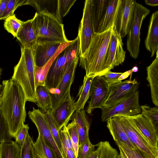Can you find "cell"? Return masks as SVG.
<instances>
[{
  "instance_id": "obj_40",
  "label": "cell",
  "mask_w": 158,
  "mask_h": 158,
  "mask_svg": "<svg viewBox=\"0 0 158 158\" xmlns=\"http://www.w3.org/2000/svg\"><path fill=\"white\" fill-rule=\"evenodd\" d=\"M26 0H9L6 6L2 20H5L13 15L15 10L19 6L25 5Z\"/></svg>"
},
{
  "instance_id": "obj_36",
  "label": "cell",
  "mask_w": 158,
  "mask_h": 158,
  "mask_svg": "<svg viewBox=\"0 0 158 158\" xmlns=\"http://www.w3.org/2000/svg\"><path fill=\"white\" fill-rule=\"evenodd\" d=\"M34 142L28 132L21 147V158H35L34 152Z\"/></svg>"
},
{
  "instance_id": "obj_30",
  "label": "cell",
  "mask_w": 158,
  "mask_h": 158,
  "mask_svg": "<svg viewBox=\"0 0 158 158\" xmlns=\"http://www.w3.org/2000/svg\"><path fill=\"white\" fill-rule=\"evenodd\" d=\"M36 103L41 111L45 113L48 110L52 108L51 98L49 90L45 85H39L36 89Z\"/></svg>"
},
{
  "instance_id": "obj_10",
  "label": "cell",
  "mask_w": 158,
  "mask_h": 158,
  "mask_svg": "<svg viewBox=\"0 0 158 158\" xmlns=\"http://www.w3.org/2000/svg\"><path fill=\"white\" fill-rule=\"evenodd\" d=\"M79 56L73 61L56 87L49 91L51 98L52 108H56L67 98L71 96L70 88L75 76Z\"/></svg>"
},
{
  "instance_id": "obj_6",
  "label": "cell",
  "mask_w": 158,
  "mask_h": 158,
  "mask_svg": "<svg viewBox=\"0 0 158 158\" xmlns=\"http://www.w3.org/2000/svg\"><path fill=\"white\" fill-rule=\"evenodd\" d=\"M150 10L142 5L136 2L133 20L130 30L127 34V48L130 55L136 59L139 52L140 29L143 21Z\"/></svg>"
},
{
  "instance_id": "obj_52",
  "label": "cell",
  "mask_w": 158,
  "mask_h": 158,
  "mask_svg": "<svg viewBox=\"0 0 158 158\" xmlns=\"http://www.w3.org/2000/svg\"><path fill=\"white\" fill-rule=\"evenodd\" d=\"M1 1V0H0V2Z\"/></svg>"
},
{
  "instance_id": "obj_21",
  "label": "cell",
  "mask_w": 158,
  "mask_h": 158,
  "mask_svg": "<svg viewBox=\"0 0 158 158\" xmlns=\"http://www.w3.org/2000/svg\"><path fill=\"white\" fill-rule=\"evenodd\" d=\"M75 111L70 120L75 124L79 138V146H80L89 138L90 124L84 109Z\"/></svg>"
},
{
  "instance_id": "obj_50",
  "label": "cell",
  "mask_w": 158,
  "mask_h": 158,
  "mask_svg": "<svg viewBox=\"0 0 158 158\" xmlns=\"http://www.w3.org/2000/svg\"><path fill=\"white\" fill-rule=\"evenodd\" d=\"M132 71L133 72H137L138 70V68L136 66H134L133 68L132 69H131Z\"/></svg>"
},
{
  "instance_id": "obj_45",
  "label": "cell",
  "mask_w": 158,
  "mask_h": 158,
  "mask_svg": "<svg viewBox=\"0 0 158 158\" xmlns=\"http://www.w3.org/2000/svg\"><path fill=\"white\" fill-rule=\"evenodd\" d=\"M9 0H1L0 2V20H1Z\"/></svg>"
},
{
  "instance_id": "obj_39",
  "label": "cell",
  "mask_w": 158,
  "mask_h": 158,
  "mask_svg": "<svg viewBox=\"0 0 158 158\" xmlns=\"http://www.w3.org/2000/svg\"><path fill=\"white\" fill-rule=\"evenodd\" d=\"M97 146V144H92L89 138H88L82 145L79 146L77 158H86L95 151V148Z\"/></svg>"
},
{
  "instance_id": "obj_1",
  "label": "cell",
  "mask_w": 158,
  "mask_h": 158,
  "mask_svg": "<svg viewBox=\"0 0 158 158\" xmlns=\"http://www.w3.org/2000/svg\"><path fill=\"white\" fill-rule=\"evenodd\" d=\"M2 85L3 93L0 109L10 134L15 138L25 122L26 96L20 85L11 78L3 80Z\"/></svg>"
},
{
  "instance_id": "obj_32",
  "label": "cell",
  "mask_w": 158,
  "mask_h": 158,
  "mask_svg": "<svg viewBox=\"0 0 158 158\" xmlns=\"http://www.w3.org/2000/svg\"><path fill=\"white\" fill-rule=\"evenodd\" d=\"M141 114L151 123L153 128L158 131V108L150 107L147 104L140 106Z\"/></svg>"
},
{
  "instance_id": "obj_3",
  "label": "cell",
  "mask_w": 158,
  "mask_h": 158,
  "mask_svg": "<svg viewBox=\"0 0 158 158\" xmlns=\"http://www.w3.org/2000/svg\"><path fill=\"white\" fill-rule=\"evenodd\" d=\"M21 56L14 67L11 79L21 85L25 94L27 101L36 103L35 64L32 50L21 47Z\"/></svg>"
},
{
  "instance_id": "obj_19",
  "label": "cell",
  "mask_w": 158,
  "mask_h": 158,
  "mask_svg": "<svg viewBox=\"0 0 158 158\" xmlns=\"http://www.w3.org/2000/svg\"><path fill=\"white\" fill-rule=\"evenodd\" d=\"M16 38L27 48L33 50L37 43V38L32 23V19L24 22L18 31Z\"/></svg>"
},
{
  "instance_id": "obj_5",
  "label": "cell",
  "mask_w": 158,
  "mask_h": 158,
  "mask_svg": "<svg viewBox=\"0 0 158 158\" xmlns=\"http://www.w3.org/2000/svg\"><path fill=\"white\" fill-rule=\"evenodd\" d=\"M79 49L78 35L53 60L45 81V85L49 91L56 87L73 61L77 57L79 56Z\"/></svg>"
},
{
  "instance_id": "obj_26",
  "label": "cell",
  "mask_w": 158,
  "mask_h": 158,
  "mask_svg": "<svg viewBox=\"0 0 158 158\" xmlns=\"http://www.w3.org/2000/svg\"><path fill=\"white\" fill-rule=\"evenodd\" d=\"M72 41L62 43L53 56L44 65L41 67L35 66V80L36 87L39 85H45L47 74L53 60L59 54L72 42Z\"/></svg>"
},
{
  "instance_id": "obj_48",
  "label": "cell",
  "mask_w": 158,
  "mask_h": 158,
  "mask_svg": "<svg viewBox=\"0 0 158 158\" xmlns=\"http://www.w3.org/2000/svg\"><path fill=\"white\" fill-rule=\"evenodd\" d=\"M120 151L119 154H118V158H128L122 149L119 147H118Z\"/></svg>"
},
{
  "instance_id": "obj_27",
  "label": "cell",
  "mask_w": 158,
  "mask_h": 158,
  "mask_svg": "<svg viewBox=\"0 0 158 158\" xmlns=\"http://www.w3.org/2000/svg\"><path fill=\"white\" fill-rule=\"evenodd\" d=\"M109 0H92V13L94 31L97 33L99 25L106 11Z\"/></svg>"
},
{
  "instance_id": "obj_28",
  "label": "cell",
  "mask_w": 158,
  "mask_h": 158,
  "mask_svg": "<svg viewBox=\"0 0 158 158\" xmlns=\"http://www.w3.org/2000/svg\"><path fill=\"white\" fill-rule=\"evenodd\" d=\"M33 147L35 158H58L55 152L39 134L36 142H34Z\"/></svg>"
},
{
  "instance_id": "obj_43",
  "label": "cell",
  "mask_w": 158,
  "mask_h": 158,
  "mask_svg": "<svg viewBox=\"0 0 158 158\" xmlns=\"http://www.w3.org/2000/svg\"><path fill=\"white\" fill-rule=\"evenodd\" d=\"M123 73H122L113 72L110 70L102 76L109 86L122 81L120 80L119 78Z\"/></svg>"
},
{
  "instance_id": "obj_37",
  "label": "cell",
  "mask_w": 158,
  "mask_h": 158,
  "mask_svg": "<svg viewBox=\"0 0 158 158\" xmlns=\"http://www.w3.org/2000/svg\"><path fill=\"white\" fill-rule=\"evenodd\" d=\"M67 127L72 142L73 152L76 158H77L79 146V141L74 123L72 121L71 123L67 124Z\"/></svg>"
},
{
  "instance_id": "obj_25",
  "label": "cell",
  "mask_w": 158,
  "mask_h": 158,
  "mask_svg": "<svg viewBox=\"0 0 158 158\" xmlns=\"http://www.w3.org/2000/svg\"><path fill=\"white\" fill-rule=\"evenodd\" d=\"M25 5H31L36 10V13L44 12L52 15L61 23L58 11V0H26Z\"/></svg>"
},
{
  "instance_id": "obj_46",
  "label": "cell",
  "mask_w": 158,
  "mask_h": 158,
  "mask_svg": "<svg viewBox=\"0 0 158 158\" xmlns=\"http://www.w3.org/2000/svg\"><path fill=\"white\" fill-rule=\"evenodd\" d=\"M97 148L96 150H95L93 152L90 154L89 156L86 158H98L99 152V147L98 146L97 144Z\"/></svg>"
},
{
  "instance_id": "obj_42",
  "label": "cell",
  "mask_w": 158,
  "mask_h": 158,
  "mask_svg": "<svg viewBox=\"0 0 158 158\" xmlns=\"http://www.w3.org/2000/svg\"><path fill=\"white\" fill-rule=\"evenodd\" d=\"M76 0H58V11L61 19L67 15Z\"/></svg>"
},
{
  "instance_id": "obj_12",
  "label": "cell",
  "mask_w": 158,
  "mask_h": 158,
  "mask_svg": "<svg viewBox=\"0 0 158 158\" xmlns=\"http://www.w3.org/2000/svg\"><path fill=\"white\" fill-rule=\"evenodd\" d=\"M28 114L29 118L35 125L39 134L55 152L58 158H65L52 134L45 114L39 109L33 107L32 110L29 111Z\"/></svg>"
},
{
  "instance_id": "obj_17",
  "label": "cell",
  "mask_w": 158,
  "mask_h": 158,
  "mask_svg": "<svg viewBox=\"0 0 158 158\" xmlns=\"http://www.w3.org/2000/svg\"><path fill=\"white\" fill-rule=\"evenodd\" d=\"M129 117L151 146L158 152V131L141 114Z\"/></svg>"
},
{
  "instance_id": "obj_41",
  "label": "cell",
  "mask_w": 158,
  "mask_h": 158,
  "mask_svg": "<svg viewBox=\"0 0 158 158\" xmlns=\"http://www.w3.org/2000/svg\"><path fill=\"white\" fill-rule=\"evenodd\" d=\"M51 109L48 110L45 114L52 134L59 147L61 150L59 131L51 116Z\"/></svg>"
},
{
  "instance_id": "obj_51",
  "label": "cell",
  "mask_w": 158,
  "mask_h": 158,
  "mask_svg": "<svg viewBox=\"0 0 158 158\" xmlns=\"http://www.w3.org/2000/svg\"><path fill=\"white\" fill-rule=\"evenodd\" d=\"M2 71V69L0 68V77L1 75Z\"/></svg>"
},
{
  "instance_id": "obj_44",
  "label": "cell",
  "mask_w": 158,
  "mask_h": 158,
  "mask_svg": "<svg viewBox=\"0 0 158 158\" xmlns=\"http://www.w3.org/2000/svg\"><path fill=\"white\" fill-rule=\"evenodd\" d=\"M29 129L28 125L24 124L15 135V141L19 145L21 148L24 142L27 134L28 132Z\"/></svg>"
},
{
  "instance_id": "obj_11",
  "label": "cell",
  "mask_w": 158,
  "mask_h": 158,
  "mask_svg": "<svg viewBox=\"0 0 158 158\" xmlns=\"http://www.w3.org/2000/svg\"><path fill=\"white\" fill-rule=\"evenodd\" d=\"M92 0H86L78 35L79 39V56L82 55L88 48L95 33L92 13Z\"/></svg>"
},
{
  "instance_id": "obj_4",
  "label": "cell",
  "mask_w": 158,
  "mask_h": 158,
  "mask_svg": "<svg viewBox=\"0 0 158 158\" xmlns=\"http://www.w3.org/2000/svg\"><path fill=\"white\" fill-rule=\"evenodd\" d=\"M37 43H67L64 25L52 15L42 12L36 13L32 19Z\"/></svg>"
},
{
  "instance_id": "obj_16",
  "label": "cell",
  "mask_w": 158,
  "mask_h": 158,
  "mask_svg": "<svg viewBox=\"0 0 158 158\" xmlns=\"http://www.w3.org/2000/svg\"><path fill=\"white\" fill-rule=\"evenodd\" d=\"M74 100L71 96L67 98L56 108L51 110V114L59 131L64 125L67 126L74 112Z\"/></svg>"
},
{
  "instance_id": "obj_24",
  "label": "cell",
  "mask_w": 158,
  "mask_h": 158,
  "mask_svg": "<svg viewBox=\"0 0 158 158\" xmlns=\"http://www.w3.org/2000/svg\"><path fill=\"white\" fill-rule=\"evenodd\" d=\"M121 0H109L105 15L101 22L97 33L103 32L114 24Z\"/></svg>"
},
{
  "instance_id": "obj_14",
  "label": "cell",
  "mask_w": 158,
  "mask_h": 158,
  "mask_svg": "<svg viewBox=\"0 0 158 158\" xmlns=\"http://www.w3.org/2000/svg\"><path fill=\"white\" fill-rule=\"evenodd\" d=\"M136 2L135 0H121L114 26L122 38L130 30Z\"/></svg>"
},
{
  "instance_id": "obj_22",
  "label": "cell",
  "mask_w": 158,
  "mask_h": 158,
  "mask_svg": "<svg viewBox=\"0 0 158 158\" xmlns=\"http://www.w3.org/2000/svg\"><path fill=\"white\" fill-rule=\"evenodd\" d=\"M156 57L149 66L146 68L147 79L148 81L151 91L152 101L158 106V50L156 52Z\"/></svg>"
},
{
  "instance_id": "obj_7",
  "label": "cell",
  "mask_w": 158,
  "mask_h": 158,
  "mask_svg": "<svg viewBox=\"0 0 158 158\" xmlns=\"http://www.w3.org/2000/svg\"><path fill=\"white\" fill-rule=\"evenodd\" d=\"M138 90L116 106L110 108L102 107L101 120L106 121L110 118L118 116L131 117L141 113V109L139 102Z\"/></svg>"
},
{
  "instance_id": "obj_33",
  "label": "cell",
  "mask_w": 158,
  "mask_h": 158,
  "mask_svg": "<svg viewBox=\"0 0 158 158\" xmlns=\"http://www.w3.org/2000/svg\"><path fill=\"white\" fill-rule=\"evenodd\" d=\"M5 20L4 28L14 37H16L19 29L24 22L17 18L15 14L8 17Z\"/></svg>"
},
{
  "instance_id": "obj_49",
  "label": "cell",
  "mask_w": 158,
  "mask_h": 158,
  "mask_svg": "<svg viewBox=\"0 0 158 158\" xmlns=\"http://www.w3.org/2000/svg\"><path fill=\"white\" fill-rule=\"evenodd\" d=\"M3 93V88L2 84H0V106H1Z\"/></svg>"
},
{
  "instance_id": "obj_38",
  "label": "cell",
  "mask_w": 158,
  "mask_h": 158,
  "mask_svg": "<svg viewBox=\"0 0 158 158\" xmlns=\"http://www.w3.org/2000/svg\"><path fill=\"white\" fill-rule=\"evenodd\" d=\"M12 138L9 132L6 122L0 109V144L3 142H11Z\"/></svg>"
},
{
  "instance_id": "obj_2",
  "label": "cell",
  "mask_w": 158,
  "mask_h": 158,
  "mask_svg": "<svg viewBox=\"0 0 158 158\" xmlns=\"http://www.w3.org/2000/svg\"><path fill=\"white\" fill-rule=\"evenodd\" d=\"M114 25L103 32L95 33L88 48L79 56L80 66L85 70L86 76L101 77L107 73L105 59Z\"/></svg>"
},
{
  "instance_id": "obj_47",
  "label": "cell",
  "mask_w": 158,
  "mask_h": 158,
  "mask_svg": "<svg viewBox=\"0 0 158 158\" xmlns=\"http://www.w3.org/2000/svg\"><path fill=\"white\" fill-rule=\"evenodd\" d=\"M147 5L152 6H156L158 5V0H145Z\"/></svg>"
},
{
  "instance_id": "obj_15",
  "label": "cell",
  "mask_w": 158,
  "mask_h": 158,
  "mask_svg": "<svg viewBox=\"0 0 158 158\" xmlns=\"http://www.w3.org/2000/svg\"><path fill=\"white\" fill-rule=\"evenodd\" d=\"M109 85L103 77H94L91 82L89 92L90 100L87 109L88 114L96 108L103 107L109 96Z\"/></svg>"
},
{
  "instance_id": "obj_20",
  "label": "cell",
  "mask_w": 158,
  "mask_h": 158,
  "mask_svg": "<svg viewBox=\"0 0 158 158\" xmlns=\"http://www.w3.org/2000/svg\"><path fill=\"white\" fill-rule=\"evenodd\" d=\"M144 43L146 49L151 53V57H153L158 50V10L153 13L150 17Z\"/></svg>"
},
{
  "instance_id": "obj_34",
  "label": "cell",
  "mask_w": 158,
  "mask_h": 158,
  "mask_svg": "<svg viewBox=\"0 0 158 158\" xmlns=\"http://www.w3.org/2000/svg\"><path fill=\"white\" fill-rule=\"evenodd\" d=\"M98 145L99 147L98 158H118V151L111 146L109 142L101 141Z\"/></svg>"
},
{
  "instance_id": "obj_18",
  "label": "cell",
  "mask_w": 158,
  "mask_h": 158,
  "mask_svg": "<svg viewBox=\"0 0 158 158\" xmlns=\"http://www.w3.org/2000/svg\"><path fill=\"white\" fill-rule=\"evenodd\" d=\"M62 44L37 43L32 50L35 66L41 67L44 65L53 56Z\"/></svg>"
},
{
  "instance_id": "obj_8",
  "label": "cell",
  "mask_w": 158,
  "mask_h": 158,
  "mask_svg": "<svg viewBox=\"0 0 158 158\" xmlns=\"http://www.w3.org/2000/svg\"><path fill=\"white\" fill-rule=\"evenodd\" d=\"M139 84L135 79L130 78L109 86V96L103 106L110 108L116 106L138 90Z\"/></svg>"
},
{
  "instance_id": "obj_23",
  "label": "cell",
  "mask_w": 158,
  "mask_h": 158,
  "mask_svg": "<svg viewBox=\"0 0 158 158\" xmlns=\"http://www.w3.org/2000/svg\"><path fill=\"white\" fill-rule=\"evenodd\" d=\"M106 122V126L115 142H120L131 148L135 149L130 142L118 116L113 117Z\"/></svg>"
},
{
  "instance_id": "obj_29",
  "label": "cell",
  "mask_w": 158,
  "mask_h": 158,
  "mask_svg": "<svg viewBox=\"0 0 158 158\" xmlns=\"http://www.w3.org/2000/svg\"><path fill=\"white\" fill-rule=\"evenodd\" d=\"M94 77L85 76L83 84L79 88L77 95L79 98L75 102V111L84 109L86 103L89 98L90 87Z\"/></svg>"
},
{
  "instance_id": "obj_13",
  "label": "cell",
  "mask_w": 158,
  "mask_h": 158,
  "mask_svg": "<svg viewBox=\"0 0 158 158\" xmlns=\"http://www.w3.org/2000/svg\"><path fill=\"white\" fill-rule=\"evenodd\" d=\"M122 38L114 26L105 59V67L107 72L124 62L126 52L123 48Z\"/></svg>"
},
{
  "instance_id": "obj_35",
  "label": "cell",
  "mask_w": 158,
  "mask_h": 158,
  "mask_svg": "<svg viewBox=\"0 0 158 158\" xmlns=\"http://www.w3.org/2000/svg\"><path fill=\"white\" fill-rule=\"evenodd\" d=\"M115 143L118 147L122 149L128 158H156L139 149L131 148L123 143L118 142Z\"/></svg>"
},
{
  "instance_id": "obj_9",
  "label": "cell",
  "mask_w": 158,
  "mask_h": 158,
  "mask_svg": "<svg viewBox=\"0 0 158 158\" xmlns=\"http://www.w3.org/2000/svg\"><path fill=\"white\" fill-rule=\"evenodd\" d=\"M118 116L130 142L134 148L158 158V152L151 146L130 117L124 116Z\"/></svg>"
},
{
  "instance_id": "obj_31",
  "label": "cell",
  "mask_w": 158,
  "mask_h": 158,
  "mask_svg": "<svg viewBox=\"0 0 158 158\" xmlns=\"http://www.w3.org/2000/svg\"><path fill=\"white\" fill-rule=\"evenodd\" d=\"M21 148L15 141L0 144V158H21Z\"/></svg>"
}]
</instances>
